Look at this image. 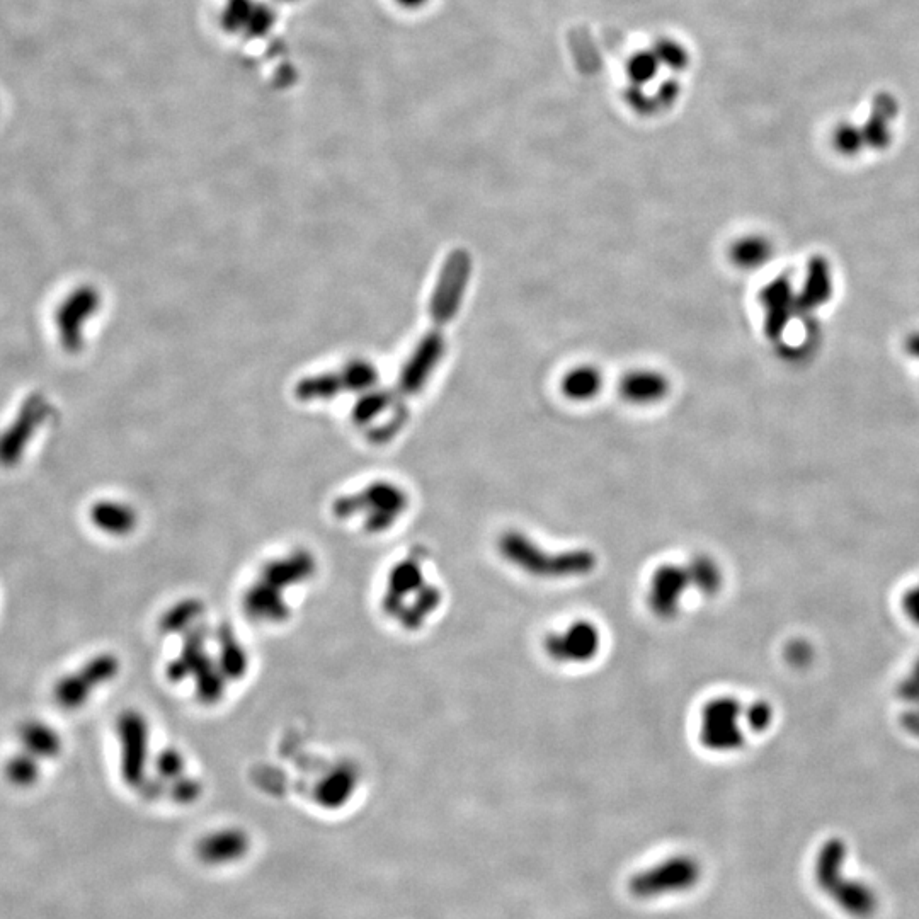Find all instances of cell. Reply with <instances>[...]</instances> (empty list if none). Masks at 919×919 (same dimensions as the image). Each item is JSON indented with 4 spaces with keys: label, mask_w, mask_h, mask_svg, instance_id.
Here are the masks:
<instances>
[{
    "label": "cell",
    "mask_w": 919,
    "mask_h": 919,
    "mask_svg": "<svg viewBox=\"0 0 919 919\" xmlns=\"http://www.w3.org/2000/svg\"><path fill=\"white\" fill-rule=\"evenodd\" d=\"M474 261L465 249H455L446 256L431 297V324L400 370L395 389L390 392L392 416L378 434L377 443L390 441L399 433L407 417V404L428 385L446 351V331L455 319L467 295Z\"/></svg>",
    "instance_id": "1"
},
{
    "label": "cell",
    "mask_w": 919,
    "mask_h": 919,
    "mask_svg": "<svg viewBox=\"0 0 919 919\" xmlns=\"http://www.w3.org/2000/svg\"><path fill=\"white\" fill-rule=\"evenodd\" d=\"M440 586L431 583L417 557H407L387 577L385 605L402 627L416 630L441 606Z\"/></svg>",
    "instance_id": "2"
},
{
    "label": "cell",
    "mask_w": 919,
    "mask_h": 919,
    "mask_svg": "<svg viewBox=\"0 0 919 919\" xmlns=\"http://www.w3.org/2000/svg\"><path fill=\"white\" fill-rule=\"evenodd\" d=\"M697 734L703 748L712 753L729 754L746 743V707L729 695L710 698L700 708Z\"/></svg>",
    "instance_id": "3"
},
{
    "label": "cell",
    "mask_w": 919,
    "mask_h": 919,
    "mask_svg": "<svg viewBox=\"0 0 919 919\" xmlns=\"http://www.w3.org/2000/svg\"><path fill=\"white\" fill-rule=\"evenodd\" d=\"M603 647L601 628L591 620L577 618L545 637L547 656L564 666H584L594 661Z\"/></svg>",
    "instance_id": "4"
},
{
    "label": "cell",
    "mask_w": 919,
    "mask_h": 919,
    "mask_svg": "<svg viewBox=\"0 0 919 919\" xmlns=\"http://www.w3.org/2000/svg\"><path fill=\"white\" fill-rule=\"evenodd\" d=\"M120 663L111 654L92 657L74 673L63 676L53 688V698L63 710H77L92 697V693L115 678Z\"/></svg>",
    "instance_id": "5"
},
{
    "label": "cell",
    "mask_w": 919,
    "mask_h": 919,
    "mask_svg": "<svg viewBox=\"0 0 919 919\" xmlns=\"http://www.w3.org/2000/svg\"><path fill=\"white\" fill-rule=\"evenodd\" d=\"M700 865L691 857H673L644 870L630 880V891L637 897L666 896L691 889L700 880Z\"/></svg>",
    "instance_id": "6"
},
{
    "label": "cell",
    "mask_w": 919,
    "mask_h": 919,
    "mask_svg": "<svg viewBox=\"0 0 919 919\" xmlns=\"http://www.w3.org/2000/svg\"><path fill=\"white\" fill-rule=\"evenodd\" d=\"M695 589L690 567L663 564L657 567L647 588L649 610L661 620H673L685 603L686 594Z\"/></svg>",
    "instance_id": "7"
},
{
    "label": "cell",
    "mask_w": 919,
    "mask_h": 919,
    "mask_svg": "<svg viewBox=\"0 0 919 919\" xmlns=\"http://www.w3.org/2000/svg\"><path fill=\"white\" fill-rule=\"evenodd\" d=\"M824 896L851 919H870L879 909V896L874 887L846 875H841Z\"/></svg>",
    "instance_id": "8"
},
{
    "label": "cell",
    "mask_w": 919,
    "mask_h": 919,
    "mask_svg": "<svg viewBox=\"0 0 919 919\" xmlns=\"http://www.w3.org/2000/svg\"><path fill=\"white\" fill-rule=\"evenodd\" d=\"M121 743V770L128 785H137L147 756V725L138 715L126 714L118 724Z\"/></svg>",
    "instance_id": "9"
},
{
    "label": "cell",
    "mask_w": 919,
    "mask_h": 919,
    "mask_svg": "<svg viewBox=\"0 0 919 919\" xmlns=\"http://www.w3.org/2000/svg\"><path fill=\"white\" fill-rule=\"evenodd\" d=\"M618 390L622 399L632 406H654L668 397L671 383L659 370L637 368L622 378Z\"/></svg>",
    "instance_id": "10"
},
{
    "label": "cell",
    "mask_w": 919,
    "mask_h": 919,
    "mask_svg": "<svg viewBox=\"0 0 919 919\" xmlns=\"http://www.w3.org/2000/svg\"><path fill=\"white\" fill-rule=\"evenodd\" d=\"M19 741L24 751L36 756L38 760H53L62 753V737L52 725L41 720H28L19 727Z\"/></svg>",
    "instance_id": "11"
},
{
    "label": "cell",
    "mask_w": 919,
    "mask_h": 919,
    "mask_svg": "<svg viewBox=\"0 0 919 919\" xmlns=\"http://www.w3.org/2000/svg\"><path fill=\"white\" fill-rule=\"evenodd\" d=\"M846 858H848V848H846L845 841L840 838H831L822 843L821 848L817 851L816 860H814V882L819 891H826L834 880L838 879L841 874H845Z\"/></svg>",
    "instance_id": "12"
},
{
    "label": "cell",
    "mask_w": 919,
    "mask_h": 919,
    "mask_svg": "<svg viewBox=\"0 0 919 919\" xmlns=\"http://www.w3.org/2000/svg\"><path fill=\"white\" fill-rule=\"evenodd\" d=\"M603 373L593 365L571 368L560 380V390L572 402H589L603 389Z\"/></svg>",
    "instance_id": "13"
},
{
    "label": "cell",
    "mask_w": 919,
    "mask_h": 919,
    "mask_svg": "<svg viewBox=\"0 0 919 919\" xmlns=\"http://www.w3.org/2000/svg\"><path fill=\"white\" fill-rule=\"evenodd\" d=\"M4 777L14 787H33L41 777V761L23 749L6 761Z\"/></svg>",
    "instance_id": "14"
},
{
    "label": "cell",
    "mask_w": 919,
    "mask_h": 919,
    "mask_svg": "<svg viewBox=\"0 0 919 919\" xmlns=\"http://www.w3.org/2000/svg\"><path fill=\"white\" fill-rule=\"evenodd\" d=\"M92 520H94L99 530H103L108 535H115V537L128 535L135 528V523H137V518H135V514L130 509L115 506V504H103V506L94 509Z\"/></svg>",
    "instance_id": "15"
},
{
    "label": "cell",
    "mask_w": 919,
    "mask_h": 919,
    "mask_svg": "<svg viewBox=\"0 0 919 919\" xmlns=\"http://www.w3.org/2000/svg\"><path fill=\"white\" fill-rule=\"evenodd\" d=\"M656 53H637L628 63V74L635 84H644L656 75L657 72Z\"/></svg>",
    "instance_id": "16"
},
{
    "label": "cell",
    "mask_w": 919,
    "mask_h": 919,
    "mask_svg": "<svg viewBox=\"0 0 919 919\" xmlns=\"http://www.w3.org/2000/svg\"><path fill=\"white\" fill-rule=\"evenodd\" d=\"M773 722V710L765 702H754L746 707V724L751 732H765Z\"/></svg>",
    "instance_id": "17"
},
{
    "label": "cell",
    "mask_w": 919,
    "mask_h": 919,
    "mask_svg": "<svg viewBox=\"0 0 919 919\" xmlns=\"http://www.w3.org/2000/svg\"><path fill=\"white\" fill-rule=\"evenodd\" d=\"M654 53H656L659 63H668L669 67H674V69H680L686 63L683 48L680 45H676V43H671V41H663Z\"/></svg>",
    "instance_id": "18"
},
{
    "label": "cell",
    "mask_w": 919,
    "mask_h": 919,
    "mask_svg": "<svg viewBox=\"0 0 919 919\" xmlns=\"http://www.w3.org/2000/svg\"><path fill=\"white\" fill-rule=\"evenodd\" d=\"M902 608H904V615H908L914 623L919 625V584L904 594Z\"/></svg>",
    "instance_id": "19"
},
{
    "label": "cell",
    "mask_w": 919,
    "mask_h": 919,
    "mask_svg": "<svg viewBox=\"0 0 919 919\" xmlns=\"http://www.w3.org/2000/svg\"><path fill=\"white\" fill-rule=\"evenodd\" d=\"M399 2L407 7H419L421 4H424L426 0H399Z\"/></svg>",
    "instance_id": "20"
}]
</instances>
